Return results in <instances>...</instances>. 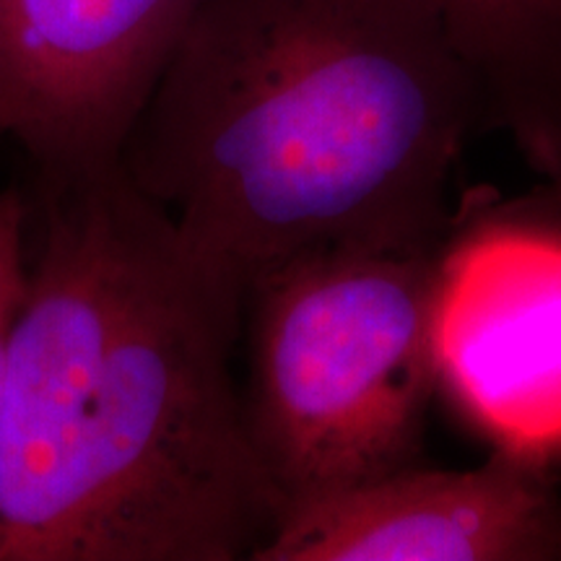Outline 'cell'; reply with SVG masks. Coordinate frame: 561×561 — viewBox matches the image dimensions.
<instances>
[{
	"instance_id": "obj_1",
	"label": "cell",
	"mask_w": 561,
	"mask_h": 561,
	"mask_svg": "<svg viewBox=\"0 0 561 561\" xmlns=\"http://www.w3.org/2000/svg\"><path fill=\"white\" fill-rule=\"evenodd\" d=\"M42 191L11 333L0 561H252L284 500L231 371L248 291L121 164Z\"/></svg>"
},
{
	"instance_id": "obj_5",
	"label": "cell",
	"mask_w": 561,
	"mask_h": 561,
	"mask_svg": "<svg viewBox=\"0 0 561 561\" xmlns=\"http://www.w3.org/2000/svg\"><path fill=\"white\" fill-rule=\"evenodd\" d=\"M201 0H0V136L68 182L121 164Z\"/></svg>"
},
{
	"instance_id": "obj_3",
	"label": "cell",
	"mask_w": 561,
	"mask_h": 561,
	"mask_svg": "<svg viewBox=\"0 0 561 561\" xmlns=\"http://www.w3.org/2000/svg\"><path fill=\"white\" fill-rule=\"evenodd\" d=\"M437 244L310 252L244 297V419L284 507L419 460Z\"/></svg>"
},
{
	"instance_id": "obj_6",
	"label": "cell",
	"mask_w": 561,
	"mask_h": 561,
	"mask_svg": "<svg viewBox=\"0 0 561 561\" xmlns=\"http://www.w3.org/2000/svg\"><path fill=\"white\" fill-rule=\"evenodd\" d=\"M541 468L496 450L466 471L411 462L286 504L252 561H561Z\"/></svg>"
},
{
	"instance_id": "obj_2",
	"label": "cell",
	"mask_w": 561,
	"mask_h": 561,
	"mask_svg": "<svg viewBox=\"0 0 561 561\" xmlns=\"http://www.w3.org/2000/svg\"><path fill=\"white\" fill-rule=\"evenodd\" d=\"M483 100L432 0H201L121 167L248 291L310 252L442 242Z\"/></svg>"
},
{
	"instance_id": "obj_4",
	"label": "cell",
	"mask_w": 561,
	"mask_h": 561,
	"mask_svg": "<svg viewBox=\"0 0 561 561\" xmlns=\"http://www.w3.org/2000/svg\"><path fill=\"white\" fill-rule=\"evenodd\" d=\"M430 341L437 388L494 445L536 466L561 455V216L476 208L442 237Z\"/></svg>"
},
{
	"instance_id": "obj_7",
	"label": "cell",
	"mask_w": 561,
	"mask_h": 561,
	"mask_svg": "<svg viewBox=\"0 0 561 561\" xmlns=\"http://www.w3.org/2000/svg\"><path fill=\"white\" fill-rule=\"evenodd\" d=\"M483 96L549 130L561 94V0H432Z\"/></svg>"
},
{
	"instance_id": "obj_9",
	"label": "cell",
	"mask_w": 561,
	"mask_h": 561,
	"mask_svg": "<svg viewBox=\"0 0 561 561\" xmlns=\"http://www.w3.org/2000/svg\"><path fill=\"white\" fill-rule=\"evenodd\" d=\"M546 149L553 151V159L559 161V170H557V201H553V210L561 216V94L557 102V110H553V121L549 125V133H546Z\"/></svg>"
},
{
	"instance_id": "obj_8",
	"label": "cell",
	"mask_w": 561,
	"mask_h": 561,
	"mask_svg": "<svg viewBox=\"0 0 561 561\" xmlns=\"http://www.w3.org/2000/svg\"><path fill=\"white\" fill-rule=\"evenodd\" d=\"M26 206L16 193L0 195V462H3L5 388H9L11 333L26 289Z\"/></svg>"
}]
</instances>
